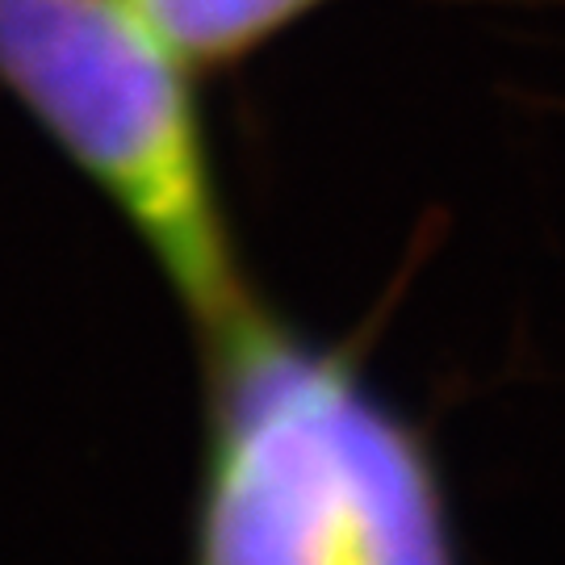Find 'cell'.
<instances>
[{
  "instance_id": "1",
  "label": "cell",
  "mask_w": 565,
  "mask_h": 565,
  "mask_svg": "<svg viewBox=\"0 0 565 565\" xmlns=\"http://www.w3.org/2000/svg\"><path fill=\"white\" fill-rule=\"evenodd\" d=\"M184 565H469L436 436L352 340L268 302L198 340Z\"/></svg>"
},
{
  "instance_id": "2",
  "label": "cell",
  "mask_w": 565,
  "mask_h": 565,
  "mask_svg": "<svg viewBox=\"0 0 565 565\" xmlns=\"http://www.w3.org/2000/svg\"><path fill=\"white\" fill-rule=\"evenodd\" d=\"M0 76L114 202L193 340L264 302L231 235L184 63L126 0H0Z\"/></svg>"
},
{
  "instance_id": "3",
  "label": "cell",
  "mask_w": 565,
  "mask_h": 565,
  "mask_svg": "<svg viewBox=\"0 0 565 565\" xmlns=\"http://www.w3.org/2000/svg\"><path fill=\"white\" fill-rule=\"evenodd\" d=\"M168 51L193 63H231L256 51L289 21L306 18L323 0H126Z\"/></svg>"
}]
</instances>
